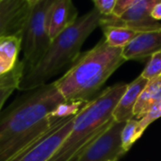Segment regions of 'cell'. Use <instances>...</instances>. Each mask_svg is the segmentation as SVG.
Returning a JSON list of instances; mask_svg holds the SVG:
<instances>
[{"label": "cell", "instance_id": "obj_1", "mask_svg": "<svg viewBox=\"0 0 161 161\" xmlns=\"http://www.w3.org/2000/svg\"><path fill=\"white\" fill-rule=\"evenodd\" d=\"M65 100L54 82L25 92L0 113V161H8L48 133L50 113Z\"/></svg>", "mask_w": 161, "mask_h": 161}, {"label": "cell", "instance_id": "obj_2", "mask_svg": "<svg viewBox=\"0 0 161 161\" xmlns=\"http://www.w3.org/2000/svg\"><path fill=\"white\" fill-rule=\"evenodd\" d=\"M122 52L123 49L110 47L101 40L94 47L80 54L66 73L54 82L57 90L65 101L90 102L125 62Z\"/></svg>", "mask_w": 161, "mask_h": 161}, {"label": "cell", "instance_id": "obj_3", "mask_svg": "<svg viewBox=\"0 0 161 161\" xmlns=\"http://www.w3.org/2000/svg\"><path fill=\"white\" fill-rule=\"evenodd\" d=\"M102 16L93 8L58 35L36 65L25 71L19 90L28 92L39 88L72 65L80 56L88 37L100 26Z\"/></svg>", "mask_w": 161, "mask_h": 161}, {"label": "cell", "instance_id": "obj_4", "mask_svg": "<svg viewBox=\"0 0 161 161\" xmlns=\"http://www.w3.org/2000/svg\"><path fill=\"white\" fill-rule=\"evenodd\" d=\"M127 84L117 83L102 91L75 116L73 127L49 161H72L77 154L112 123V112Z\"/></svg>", "mask_w": 161, "mask_h": 161}, {"label": "cell", "instance_id": "obj_5", "mask_svg": "<svg viewBox=\"0 0 161 161\" xmlns=\"http://www.w3.org/2000/svg\"><path fill=\"white\" fill-rule=\"evenodd\" d=\"M52 3L53 0H30L22 37L23 61L25 70L37 64L51 43L48 35L47 14Z\"/></svg>", "mask_w": 161, "mask_h": 161}, {"label": "cell", "instance_id": "obj_6", "mask_svg": "<svg viewBox=\"0 0 161 161\" xmlns=\"http://www.w3.org/2000/svg\"><path fill=\"white\" fill-rule=\"evenodd\" d=\"M125 123H112L72 161H108L120 159L125 152L121 144V133Z\"/></svg>", "mask_w": 161, "mask_h": 161}, {"label": "cell", "instance_id": "obj_7", "mask_svg": "<svg viewBox=\"0 0 161 161\" xmlns=\"http://www.w3.org/2000/svg\"><path fill=\"white\" fill-rule=\"evenodd\" d=\"M74 118L59 121L43 137L8 161H49L71 132Z\"/></svg>", "mask_w": 161, "mask_h": 161}, {"label": "cell", "instance_id": "obj_8", "mask_svg": "<svg viewBox=\"0 0 161 161\" xmlns=\"http://www.w3.org/2000/svg\"><path fill=\"white\" fill-rule=\"evenodd\" d=\"M159 0H135L133 6L120 18L102 17V25H121L146 32L161 28V24L152 17V10Z\"/></svg>", "mask_w": 161, "mask_h": 161}, {"label": "cell", "instance_id": "obj_9", "mask_svg": "<svg viewBox=\"0 0 161 161\" xmlns=\"http://www.w3.org/2000/svg\"><path fill=\"white\" fill-rule=\"evenodd\" d=\"M30 0H0V38L23 34Z\"/></svg>", "mask_w": 161, "mask_h": 161}, {"label": "cell", "instance_id": "obj_10", "mask_svg": "<svg viewBox=\"0 0 161 161\" xmlns=\"http://www.w3.org/2000/svg\"><path fill=\"white\" fill-rule=\"evenodd\" d=\"M161 51V28L142 32L126 45L122 52L123 58L127 60H144Z\"/></svg>", "mask_w": 161, "mask_h": 161}, {"label": "cell", "instance_id": "obj_11", "mask_svg": "<svg viewBox=\"0 0 161 161\" xmlns=\"http://www.w3.org/2000/svg\"><path fill=\"white\" fill-rule=\"evenodd\" d=\"M78 15V11L71 0H53L47 14L48 35L51 42L66 28L72 25Z\"/></svg>", "mask_w": 161, "mask_h": 161}, {"label": "cell", "instance_id": "obj_12", "mask_svg": "<svg viewBox=\"0 0 161 161\" xmlns=\"http://www.w3.org/2000/svg\"><path fill=\"white\" fill-rule=\"evenodd\" d=\"M148 83V80L139 75L132 82L127 84L126 90L118 101L112 112V120L116 123H126L133 119V111L137 100Z\"/></svg>", "mask_w": 161, "mask_h": 161}, {"label": "cell", "instance_id": "obj_13", "mask_svg": "<svg viewBox=\"0 0 161 161\" xmlns=\"http://www.w3.org/2000/svg\"><path fill=\"white\" fill-rule=\"evenodd\" d=\"M23 34L0 38V77L12 71L22 51Z\"/></svg>", "mask_w": 161, "mask_h": 161}, {"label": "cell", "instance_id": "obj_14", "mask_svg": "<svg viewBox=\"0 0 161 161\" xmlns=\"http://www.w3.org/2000/svg\"><path fill=\"white\" fill-rule=\"evenodd\" d=\"M161 101V76L149 80L141 92L133 111V118L142 119L150 109Z\"/></svg>", "mask_w": 161, "mask_h": 161}, {"label": "cell", "instance_id": "obj_15", "mask_svg": "<svg viewBox=\"0 0 161 161\" xmlns=\"http://www.w3.org/2000/svg\"><path fill=\"white\" fill-rule=\"evenodd\" d=\"M105 42L113 48L124 49L128 45L135 37L142 33L135 29L121 25H102Z\"/></svg>", "mask_w": 161, "mask_h": 161}, {"label": "cell", "instance_id": "obj_16", "mask_svg": "<svg viewBox=\"0 0 161 161\" xmlns=\"http://www.w3.org/2000/svg\"><path fill=\"white\" fill-rule=\"evenodd\" d=\"M25 71V62L23 60H19L12 71L0 77V113L8 98L15 90H19Z\"/></svg>", "mask_w": 161, "mask_h": 161}, {"label": "cell", "instance_id": "obj_17", "mask_svg": "<svg viewBox=\"0 0 161 161\" xmlns=\"http://www.w3.org/2000/svg\"><path fill=\"white\" fill-rule=\"evenodd\" d=\"M86 104L87 103L82 102L64 101L57 106L56 108L50 113V119L53 122H59L75 117Z\"/></svg>", "mask_w": 161, "mask_h": 161}, {"label": "cell", "instance_id": "obj_18", "mask_svg": "<svg viewBox=\"0 0 161 161\" xmlns=\"http://www.w3.org/2000/svg\"><path fill=\"white\" fill-rule=\"evenodd\" d=\"M139 131H140L139 120L133 118L125 124L121 133V144L123 150L125 153H127L129 149L133 146V144L140 140Z\"/></svg>", "mask_w": 161, "mask_h": 161}, {"label": "cell", "instance_id": "obj_19", "mask_svg": "<svg viewBox=\"0 0 161 161\" xmlns=\"http://www.w3.org/2000/svg\"><path fill=\"white\" fill-rule=\"evenodd\" d=\"M145 79L152 80L161 76V51L154 54L149 58V60L141 74Z\"/></svg>", "mask_w": 161, "mask_h": 161}, {"label": "cell", "instance_id": "obj_20", "mask_svg": "<svg viewBox=\"0 0 161 161\" xmlns=\"http://www.w3.org/2000/svg\"><path fill=\"white\" fill-rule=\"evenodd\" d=\"M161 118V101L158 102L155 107H153L150 111L141 120H139L140 123V131H139V136L140 139L143 135V133L146 131V129L150 126L151 124H153L155 121L158 120Z\"/></svg>", "mask_w": 161, "mask_h": 161}, {"label": "cell", "instance_id": "obj_21", "mask_svg": "<svg viewBox=\"0 0 161 161\" xmlns=\"http://www.w3.org/2000/svg\"><path fill=\"white\" fill-rule=\"evenodd\" d=\"M92 3L102 17H109L112 15L116 0H93Z\"/></svg>", "mask_w": 161, "mask_h": 161}, {"label": "cell", "instance_id": "obj_22", "mask_svg": "<svg viewBox=\"0 0 161 161\" xmlns=\"http://www.w3.org/2000/svg\"><path fill=\"white\" fill-rule=\"evenodd\" d=\"M134 2L135 0H116L111 16L114 18H120L133 6Z\"/></svg>", "mask_w": 161, "mask_h": 161}, {"label": "cell", "instance_id": "obj_23", "mask_svg": "<svg viewBox=\"0 0 161 161\" xmlns=\"http://www.w3.org/2000/svg\"><path fill=\"white\" fill-rule=\"evenodd\" d=\"M152 17L156 21H160L161 20V1H158L157 5L154 7L152 10Z\"/></svg>", "mask_w": 161, "mask_h": 161}, {"label": "cell", "instance_id": "obj_24", "mask_svg": "<svg viewBox=\"0 0 161 161\" xmlns=\"http://www.w3.org/2000/svg\"><path fill=\"white\" fill-rule=\"evenodd\" d=\"M108 161H119V159H117V158H116V159H112V160H108Z\"/></svg>", "mask_w": 161, "mask_h": 161}]
</instances>
